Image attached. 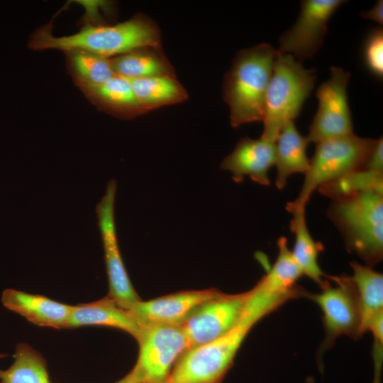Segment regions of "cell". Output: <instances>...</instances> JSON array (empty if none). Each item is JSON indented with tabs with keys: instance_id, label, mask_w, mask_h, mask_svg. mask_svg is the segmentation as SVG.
<instances>
[{
	"instance_id": "e0dca14e",
	"label": "cell",
	"mask_w": 383,
	"mask_h": 383,
	"mask_svg": "<svg viewBox=\"0 0 383 383\" xmlns=\"http://www.w3.org/2000/svg\"><path fill=\"white\" fill-rule=\"evenodd\" d=\"M99 109L113 116L131 119L145 113L138 103L130 80L115 75L96 85L80 88Z\"/></svg>"
},
{
	"instance_id": "6da1fadb",
	"label": "cell",
	"mask_w": 383,
	"mask_h": 383,
	"mask_svg": "<svg viewBox=\"0 0 383 383\" xmlns=\"http://www.w3.org/2000/svg\"><path fill=\"white\" fill-rule=\"evenodd\" d=\"M32 50H83L111 58L145 48H161L160 32L155 23L143 14L113 26L87 24L77 33L55 36L51 26L38 28L30 37Z\"/></svg>"
},
{
	"instance_id": "30bf717a",
	"label": "cell",
	"mask_w": 383,
	"mask_h": 383,
	"mask_svg": "<svg viewBox=\"0 0 383 383\" xmlns=\"http://www.w3.org/2000/svg\"><path fill=\"white\" fill-rule=\"evenodd\" d=\"M117 184L111 179L106 193L97 204L96 213L102 239L108 276V296L124 309H131L141 299L135 291L125 268L117 240L114 221V201Z\"/></svg>"
},
{
	"instance_id": "4fadbf2b",
	"label": "cell",
	"mask_w": 383,
	"mask_h": 383,
	"mask_svg": "<svg viewBox=\"0 0 383 383\" xmlns=\"http://www.w3.org/2000/svg\"><path fill=\"white\" fill-rule=\"evenodd\" d=\"M220 292L216 289L179 292L147 301L140 300L128 311L142 326L182 325L195 309Z\"/></svg>"
},
{
	"instance_id": "484cf974",
	"label": "cell",
	"mask_w": 383,
	"mask_h": 383,
	"mask_svg": "<svg viewBox=\"0 0 383 383\" xmlns=\"http://www.w3.org/2000/svg\"><path fill=\"white\" fill-rule=\"evenodd\" d=\"M364 62L376 77H383V31L377 28L370 32L363 45Z\"/></svg>"
},
{
	"instance_id": "8fae6325",
	"label": "cell",
	"mask_w": 383,
	"mask_h": 383,
	"mask_svg": "<svg viewBox=\"0 0 383 383\" xmlns=\"http://www.w3.org/2000/svg\"><path fill=\"white\" fill-rule=\"evenodd\" d=\"M248 297V291L216 296L195 309L182 323L189 342V349L218 338L240 321Z\"/></svg>"
},
{
	"instance_id": "d6986e66",
	"label": "cell",
	"mask_w": 383,
	"mask_h": 383,
	"mask_svg": "<svg viewBox=\"0 0 383 383\" xmlns=\"http://www.w3.org/2000/svg\"><path fill=\"white\" fill-rule=\"evenodd\" d=\"M292 215L289 223L290 231L294 234L295 241L291 250L294 260L301 273L313 281L321 289L330 284L326 274L318 264V256L323 250V245L312 238L306 220V208L289 211Z\"/></svg>"
},
{
	"instance_id": "cb8c5ba5",
	"label": "cell",
	"mask_w": 383,
	"mask_h": 383,
	"mask_svg": "<svg viewBox=\"0 0 383 383\" xmlns=\"http://www.w3.org/2000/svg\"><path fill=\"white\" fill-rule=\"evenodd\" d=\"M13 357L9 368L0 370V383H51L45 360L30 345H17Z\"/></svg>"
},
{
	"instance_id": "1f68e13d",
	"label": "cell",
	"mask_w": 383,
	"mask_h": 383,
	"mask_svg": "<svg viewBox=\"0 0 383 383\" xmlns=\"http://www.w3.org/2000/svg\"><path fill=\"white\" fill-rule=\"evenodd\" d=\"M4 355L0 354V357H3Z\"/></svg>"
},
{
	"instance_id": "9a60e30c",
	"label": "cell",
	"mask_w": 383,
	"mask_h": 383,
	"mask_svg": "<svg viewBox=\"0 0 383 383\" xmlns=\"http://www.w3.org/2000/svg\"><path fill=\"white\" fill-rule=\"evenodd\" d=\"M1 301L6 308L28 321L39 326L57 329L66 328L72 309V305L11 289L3 292Z\"/></svg>"
},
{
	"instance_id": "ba28073f",
	"label": "cell",
	"mask_w": 383,
	"mask_h": 383,
	"mask_svg": "<svg viewBox=\"0 0 383 383\" xmlns=\"http://www.w3.org/2000/svg\"><path fill=\"white\" fill-rule=\"evenodd\" d=\"M136 340L139 354L132 370L144 383H167L174 365L189 350L182 325L143 326Z\"/></svg>"
},
{
	"instance_id": "52a82bcc",
	"label": "cell",
	"mask_w": 383,
	"mask_h": 383,
	"mask_svg": "<svg viewBox=\"0 0 383 383\" xmlns=\"http://www.w3.org/2000/svg\"><path fill=\"white\" fill-rule=\"evenodd\" d=\"M331 283L318 293L306 292L304 296L315 302L322 312L324 337L318 348V358L329 350L336 339L347 335L355 340L361 331L360 306L354 284L349 275H328Z\"/></svg>"
},
{
	"instance_id": "ac0fdd59",
	"label": "cell",
	"mask_w": 383,
	"mask_h": 383,
	"mask_svg": "<svg viewBox=\"0 0 383 383\" xmlns=\"http://www.w3.org/2000/svg\"><path fill=\"white\" fill-rule=\"evenodd\" d=\"M309 143L306 136L299 132L294 121L283 126L274 142V165L277 170L275 185L277 189H284L291 175L305 174L308 171L310 160L306 148Z\"/></svg>"
},
{
	"instance_id": "d4e9b609",
	"label": "cell",
	"mask_w": 383,
	"mask_h": 383,
	"mask_svg": "<svg viewBox=\"0 0 383 383\" xmlns=\"http://www.w3.org/2000/svg\"><path fill=\"white\" fill-rule=\"evenodd\" d=\"M318 190L332 200L367 190L383 192V174L361 169L329 182Z\"/></svg>"
},
{
	"instance_id": "5b68a950",
	"label": "cell",
	"mask_w": 383,
	"mask_h": 383,
	"mask_svg": "<svg viewBox=\"0 0 383 383\" xmlns=\"http://www.w3.org/2000/svg\"><path fill=\"white\" fill-rule=\"evenodd\" d=\"M257 322L243 309L240 321L228 333L184 352L167 383H221L243 342Z\"/></svg>"
},
{
	"instance_id": "f1b7e54d",
	"label": "cell",
	"mask_w": 383,
	"mask_h": 383,
	"mask_svg": "<svg viewBox=\"0 0 383 383\" xmlns=\"http://www.w3.org/2000/svg\"><path fill=\"white\" fill-rule=\"evenodd\" d=\"M367 331L372 333L374 341L383 345V312L370 320L366 327L365 332Z\"/></svg>"
},
{
	"instance_id": "3957f363",
	"label": "cell",
	"mask_w": 383,
	"mask_h": 383,
	"mask_svg": "<svg viewBox=\"0 0 383 383\" xmlns=\"http://www.w3.org/2000/svg\"><path fill=\"white\" fill-rule=\"evenodd\" d=\"M327 215L348 252L371 267L382 260L383 192L367 190L332 200Z\"/></svg>"
},
{
	"instance_id": "ffe728a7",
	"label": "cell",
	"mask_w": 383,
	"mask_h": 383,
	"mask_svg": "<svg viewBox=\"0 0 383 383\" xmlns=\"http://www.w3.org/2000/svg\"><path fill=\"white\" fill-rule=\"evenodd\" d=\"M116 75L128 79L155 76H175L161 48L145 47L111 58Z\"/></svg>"
},
{
	"instance_id": "5bb4252c",
	"label": "cell",
	"mask_w": 383,
	"mask_h": 383,
	"mask_svg": "<svg viewBox=\"0 0 383 383\" xmlns=\"http://www.w3.org/2000/svg\"><path fill=\"white\" fill-rule=\"evenodd\" d=\"M274 142L261 137L258 139L243 138L223 159L221 167L230 172L237 183L248 176L260 185L269 186V170L274 163Z\"/></svg>"
},
{
	"instance_id": "4316f807",
	"label": "cell",
	"mask_w": 383,
	"mask_h": 383,
	"mask_svg": "<svg viewBox=\"0 0 383 383\" xmlns=\"http://www.w3.org/2000/svg\"><path fill=\"white\" fill-rule=\"evenodd\" d=\"M364 169L383 174V140L382 137L376 140L375 144L368 157Z\"/></svg>"
},
{
	"instance_id": "9c48e42d",
	"label": "cell",
	"mask_w": 383,
	"mask_h": 383,
	"mask_svg": "<svg viewBox=\"0 0 383 383\" xmlns=\"http://www.w3.org/2000/svg\"><path fill=\"white\" fill-rule=\"evenodd\" d=\"M350 73L332 66L330 77L316 91L318 104L306 136L316 143L353 133L347 87Z\"/></svg>"
},
{
	"instance_id": "44dd1931",
	"label": "cell",
	"mask_w": 383,
	"mask_h": 383,
	"mask_svg": "<svg viewBox=\"0 0 383 383\" xmlns=\"http://www.w3.org/2000/svg\"><path fill=\"white\" fill-rule=\"evenodd\" d=\"M129 80L145 113L163 106L181 103L188 97L186 89L175 76L161 75Z\"/></svg>"
},
{
	"instance_id": "4dcf8cb0",
	"label": "cell",
	"mask_w": 383,
	"mask_h": 383,
	"mask_svg": "<svg viewBox=\"0 0 383 383\" xmlns=\"http://www.w3.org/2000/svg\"><path fill=\"white\" fill-rule=\"evenodd\" d=\"M116 383H144L138 375L131 370L127 375L123 379L117 382Z\"/></svg>"
},
{
	"instance_id": "7402d4cb",
	"label": "cell",
	"mask_w": 383,
	"mask_h": 383,
	"mask_svg": "<svg viewBox=\"0 0 383 383\" xmlns=\"http://www.w3.org/2000/svg\"><path fill=\"white\" fill-rule=\"evenodd\" d=\"M350 265L353 270L350 277L359 302L361 331L364 334L370 320L383 312V275L373 267L356 261L350 262Z\"/></svg>"
},
{
	"instance_id": "83f0119b",
	"label": "cell",
	"mask_w": 383,
	"mask_h": 383,
	"mask_svg": "<svg viewBox=\"0 0 383 383\" xmlns=\"http://www.w3.org/2000/svg\"><path fill=\"white\" fill-rule=\"evenodd\" d=\"M372 355L374 365L372 383H382L383 345L376 341H374Z\"/></svg>"
},
{
	"instance_id": "f546056e",
	"label": "cell",
	"mask_w": 383,
	"mask_h": 383,
	"mask_svg": "<svg viewBox=\"0 0 383 383\" xmlns=\"http://www.w3.org/2000/svg\"><path fill=\"white\" fill-rule=\"evenodd\" d=\"M362 18L369 19L383 24V1L378 0L373 7L368 11H363L360 13Z\"/></svg>"
},
{
	"instance_id": "7a4b0ae2",
	"label": "cell",
	"mask_w": 383,
	"mask_h": 383,
	"mask_svg": "<svg viewBox=\"0 0 383 383\" xmlns=\"http://www.w3.org/2000/svg\"><path fill=\"white\" fill-rule=\"evenodd\" d=\"M277 55L271 45L261 43L235 55L223 85L232 127L262 121L266 92Z\"/></svg>"
},
{
	"instance_id": "277c9868",
	"label": "cell",
	"mask_w": 383,
	"mask_h": 383,
	"mask_svg": "<svg viewBox=\"0 0 383 383\" xmlns=\"http://www.w3.org/2000/svg\"><path fill=\"white\" fill-rule=\"evenodd\" d=\"M316 79L315 70L305 68L290 54L278 53L266 92L261 138L275 142L283 126L299 116Z\"/></svg>"
},
{
	"instance_id": "603a6c76",
	"label": "cell",
	"mask_w": 383,
	"mask_h": 383,
	"mask_svg": "<svg viewBox=\"0 0 383 383\" xmlns=\"http://www.w3.org/2000/svg\"><path fill=\"white\" fill-rule=\"evenodd\" d=\"M65 54L67 70L79 89L101 84L116 75L111 58L78 50Z\"/></svg>"
},
{
	"instance_id": "8992f818",
	"label": "cell",
	"mask_w": 383,
	"mask_h": 383,
	"mask_svg": "<svg viewBox=\"0 0 383 383\" xmlns=\"http://www.w3.org/2000/svg\"><path fill=\"white\" fill-rule=\"evenodd\" d=\"M375 142L374 139L352 133L316 143L299 194L287 204V211L306 208L311 194L321 186L364 169Z\"/></svg>"
},
{
	"instance_id": "2e32d148",
	"label": "cell",
	"mask_w": 383,
	"mask_h": 383,
	"mask_svg": "<svg viewBox=\"0 0 383 383\" xmlns=\"http://www.w3.org/2000/svg\"><path fill=\"white\" fill-rule=\"evenodd\" d=\"M84 326H103L123 331L136 340L142 326L131 313L118 306L109 296L88 303L72 306L66 328Z\"/></svg>"
},
{
	"instance_id": "7c38bea8",
	"label": "cell",
	"mask_w": 383,
	"mask_h": 383,
	"mask_svg": "<svg viewBox=\"0 0 383 383\" xmlns=\"http://www.w3.org/2000/svg\"><path fill=\"white\" fill-rule=\"evenodd\" d=\"M343 0H304L295 23L279 38V54H290L301 62L311 58L321 46L328 23Z\"/></svg>"
}]
</instances>
